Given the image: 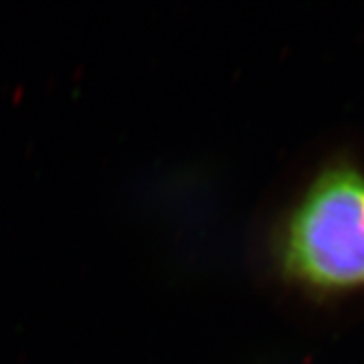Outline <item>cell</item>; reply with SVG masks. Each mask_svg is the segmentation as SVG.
Returning <instances> with one entry per match:
<instances>
[{
	"mask_svg": "<svg viewBox=\"0 0 364 364\" xmlns=\"http://www.w3.org/2000/svg\"><path fill=\"white\" fill-rule=\"evenodd\" d=\"M277 257L288 281L318 294L364 288V173L331 164L284 220Z\"/></svg>",
	"mask_w": 364,
	"mask_h": 364,
	"instance_id": "6da1fadb",
	"label": "cell"
}]
</instances>
